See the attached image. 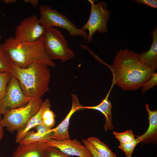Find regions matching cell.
I'll return each mask as SVG.
<instances>
[{"mask_svg": "<svg viewBox=\"0 0 157 157\" xmlns=\"http://www.w3.org/2000/svg\"><path fill=\"white\" fill-rule=\"evenodd\" d=\"M112 68L114 83L126 90L142 87L154 72L141 62L138 53L127 49L117 52Z\"/></svg>", "mask_w": 157, "mask_h": 157, "instance_id": "obj_1", "label": "cell"}, {"mask_svg": "<svg viewBox=\"0 0 157 157\" xmlns=\"http://www.w3.org/2000/svg\"><path fill=\"white\" fill-rule=\"evenodd\" d=\"M43 36L33 42H20L13 36L5 39L0 47L9 54L14 65L26 68L31 64L39 63L55 67L56 63L51 60L43 47Z\"/></svg>", "mask_w": 157, "mask_h": 157, "instance_id": "obj_2", "label": "cell"}, {"mask_svg": "<svg viewBox=\"0 0 157 157\" xmlns=\"http://www.w3.org/2000/svg\"><path fill=\"white\" fill-rule=\"evenodd\" d=\"M18 81L24 95L31 99H39L49 90L51 73L48 67L34 63L26 68L15 65L11 73Z\"/></svg>", "mask_w": 157, "mask_h": 157, "instance_id": "obj_3", "label": "cell"}, {"mask_svg": "<svg viewBox=\"0 0 157 157\" xmlns=\"http://www.w3.org/2000/svg\"><path fill=\"white\" fill-rule=\"evenodd\" d=\"M43 40L44 51L51 60L65 62L75 56L61 31L54 27L45 28Z\"/></svg>", "mask_w": 157, "mask_h": 157, "instance_id": "obj_4", "label": "cell"}, {"mask_svg": "<svg viewBox=\"0 0 157 157\" xmlns=\"http://www.w3.org/2000/svg\"><path fill=\"white\" fill-rule=\"evenodd\" d=\"M42 102L41 99H31L25 105L8 111L2 117V126L10 132L18 131L38 112Z\"/></svg>", "mask_w": 157, "mask_h": 157, "instance_id": "obj_5", "label": "cell"}, {"mask_svg": "<svg viewBox=\"0 0 157 157\" xmlns=\"http://www.w3.org/2000/svg\"><path fill=\"white\" fill-rule=\"evenodd\" d=\"M39 8L40 16L39 22L45 28L60 27L66 30L72 37L81 36L85 40H87L86 30L82 28H78L64 15L47 5H40Z\"/></svg>", "mask_w": 157, "mask_h": 157, "instance_id": "obj_6", "label": "cell"}, {"mask_svg": "<svg viewBox=\"0 0 157 157\" xmlns=\"http://www.w3.org/2000/svg\"><path fill=\"white\" fill-rule=\"evenodd\" d=\"M91 4L90 16L87 22L82 27L88 31L87 39L90 42L95 32L101 33L107 32V24L110 17L109 11L106 9L107 3L104 1L94 4L95 1L88 0Z\"/></svg>", "mask_w": 157, "mask_h": 157, "instance_id": "obj_7", "label": "cell"}, {"mask_svg": "<svg viewBox=\"0 0 157 157\" xmlns=\"http://www.w3.org/2000/svg\"><path fill=\"white\" fill-rule=\"evenodd\" d=\"M31 99L24 95L17 79L12 76L4 96L0 100V116L10 110L25 105Z\"/></svg>", "mask_w": 157, "mask_h": 157, "instance_id": "obj_8", "label": "cell"}, {"mask_svg": "<svg viewBox=\"0 0 157 157\" xmlns=\"http://www.w3.org/2000/svg\"><path fill=\"white\" fill-rule=\"evenodd\" d=\"M39 19L33 15L22 19L15 28L14 38L20 42H33L42 37L45 28Z\"/></svg>", "mask_w": 157, "mask_h": 157, "instance_id": "obj_9", "label": "cell"}, {"mask_svg": "<svg viewBox=\"0 0 157 157\" xmlns=\"http://www.w3.org/2000/svg\"><path fill=\"white\" fill-rule=\"evenodd\" d=\"M48 146L55 147L69 156L93 157L89 149L77 139L58 140L51 139L44 141Z\"/></svg>", "mask_w": 157, "mask_h": 157, "instance_id": "obj_10", "label": "cell"}, {"mask_svg": "<svg viewBox=\"0 0 157 157\" xmlns=\"http://www.w3.org/2000/svg\"><path fill=\"white\" fill-rule=\"evenodd\" d=\"M72 104L70 111L63 121L56 127L52 129L51 139L58 140L70 139L68 132V128L70 118L77 111L82 109L81 106L77 95L71 94Z\"/></svg>", "mask_w": 157, "mask_h": 157, "instance_id": "obj_11", "label": "cell"}, {"mask_svg": "<svg viewBox=\"0 0 157 157\" xmlns=\"http://www.w3.org/2000/svg\"><path fill=\"white\" fill-rule=\"evenodd\" d=\"M47 145L43 141L27 145L19 144L12 157H46Z\"/></svg>", "mask_w": 157, "mask_h": 157, "instance_id": "obj_12", "label": "cell"}, {"mask_svg": "<svg viewBox=\"0 0 157 157\" xmlns=\"http://www.w3.org/2000/svg\"><path fill=\"white\" fill-rule=\"evenodd\" d=\"M152 42L147 51H142L138 54V58L145 66L155 72L157 68V28L155 27L151 33Z\"/></svg>", "mask_w": 157, "mask_h": 157, "instance_id": "obj_13", "label": "cell"}, {"mask_svg": "<svg viewBox=\"0 0 157 157\" xmlns=\"http://www.w3.org/2000/svg\"><path fill=\"white\" fill-rule=\"evenodd\" d=\"M110 90L106 97L99 104L93 106H83L82 109L95 110L101 112L106 118V123L103 128L104 131L107 132L108 130H113L114 127L112 123V105L111 102L108 100V98Z\"/></svg>", "mask_w": 157, "mask_h": 157, "instance_id": "obj_14", "label": "cell"}, {"mask_svg": "<svg viewBox=\"0 0 157 157\" xmlns=\"http://www.w3.org/2000/svg\"><path fill=\"white\" fill-rule=\"evenodd\" d=\"M149 105L146 104L145 108L148 113L149 120V126L145 133L138 136L141 142H147L156 141L157 137V111L151 110L149 108Z\"/></svg>", "mask_w": 157, "mask_h": 157, "instance_id": "obj_15", "label": "cell"}, {"mask_svg": "<svg viewBox=\"0 0 157 157\" xmlns=\"http://www.w3.org/2000/svg\"><path fill=\"white\" fill-rule=\"evenodd\" d=\"M44 105L43 101L38 112L29 120L22 128L17 131L15 139L16 142L19 143L31 129L42 124V115Z\"/></svg>", "mask_w": 157, "mask_h": 157, "instance_id": "obj_16", "label": "cell"}, {"mask_svg": "<svg viewBox=\"0 0 157 157\" xmlns=\"http://www.w3.org/2000/svg\"><path fill=\"white\" fill-rule=\"evenodd\" d=\"M88 140L94 150L104 157H117L108 146L96 137L88 138Z\"/></svg>", "mask_w": 157, "mask_h": 157, "instance_id": "obj_17", "label": "cell"}, {"mask_svg": "<svg viewBox=\"0 0 157 157\" xmlns=\"http://www.w3.org/2000/svg\"><path fill=\"white\" fill-rule=\"evenodd\" d=\"M44 101L45 105L42 115V124L47 127L52 129L55 123L56 115L51 109L49 100L46 99Z\"/></svg>", "mask_w": 157, "mask_h": 157, "instance_id": "obj_18", "label": "cell"}, {"mask_svg": "<svg viewBox=\"0 0 157 157\" xmlns=\"http://www.w3.org/2000/svg\"><path fill=\"white\" fill-rule=\"evenodd\" d=\"M14 65L8 53L0 47V73H11Z\"/></svg>", "mask_w": 157, "mask_h": 157, "instance_id": "obj_19", "label": "cell"}, {"mask_svg": "<svg viewBox=\"0 0 157 157\" xmlns=\"http://www.w3.org/2000/svg\"><path fill=\"white\" fill-rule=\"evenodd\" d=\"M50 139L42 135L36 131H28L19 143L21 145H27L40 141H44Z\"/></svg>", "mask_w": 157, "mask_h": 157, "instance_id": "obj_20", "label": "cell"}, {"mask_svg": "<svg viewBox=\"0 0 157 157\" xmlns=\"http://www.w3.org/2000/svg\"><path fill=\"white\" fill-rule=\"evenodd\" d=\"M113 133L120 144L131 142L135 139L131 130H127L121 133L113 131Z\"/></svg>", "mask_w": 157, "mask_h": 157, "instance_id": "obj_21", "label": "cell"}, {"mask_svg": "<svg viewBox=\"0 0 157 157\" xmlns=\"http://www.w3.org/2000/svg\"><path fill=\"white\" fill-rule=\"evenodd\" d=\"M11 76L10 72L0 73V100L4 96L6 87Z\"/></svg>", "mask_w": 157, "mask_h": 157, "instance_id": "obj_22", "label": "cell"}, {"mask_svg": "<svg viewBox=\"0 0 157 157\" xmlns=\"http://www.w3.org/2000/svg\"><path fill=\"white\" fill-rule=\"evenodd\" d=\"M140 142V139L138 137L132 142L120 144L118 147L124 152L126 157H131L135 147Z\"/></svg>", "mask_w": 157, "mask_h": 157, "instance_id": "obj_23", "label": "cell"}, {"mask_svg": "<svg viewBox=\"0 0 157 157\" xmlns=\"http://www.w3.org/2000/svg\"><path fill=\"white\" fill-rule=\"evenodd\" d=\"M157 85V73L154 72L149 79L142 87V93L150 88Z\"/></svg>", "mask_w": 157, "mask_h": 157, "instance_id": "obj_24", "label": "cell"}, {"mask_svg": "<svg viewBox=\"0 0 157 157\" xmlns=\"http://www.w3.org/2000/svg\"><path fill=\"white\" fill-rule=\"evenodd\" d=\"M46 157H71L64 154L55 147L48 146L46 150Z\"/></svg>", "mask_w": 157, "mask_h": 157, "instance_id": "obj_25", "label": "cell"}, {"mask_svg": "<svg viewBox=\"0 0 157 157\" xmlns=\"http://www.w3.org/2000/svg\"><path fill=\"white\" fill-rule=\"evenodd\" d=\"M133 1L137 3L143 4L153 8H157L156 0H133Z\"/></svg>", "mask_w": 157, "mask_h": 157, "instance_id": "obj_26", "label": "cell"}, {"mask_svg": "<svg viewBox=\"0 0 157 157\" xmlns=\"http://www.w3.org/2000/svg\"><path fill=\"white\" fill-rule=\"evenodd\" d=\"M82 142L89 149L93 157H104L99 154L93 148L87 139H83Z\"/></svg>", "mask_w": 157, "mask_h": 157, "instance_id": "obj_27", "label": "cell"}, {"mask_svg": "<svg viewBox=\"0 0 157 157\" xmlns=\"http://www.w3.org/2000/svg\"><path fill=\"white\" fill-rule=\"evenodd\" d=\"M23 1L26 3H28L31 4L34 7H37L39 4L38 0H24Z\"/></svg>", "mask_w": 157, "mask_h": 157, "instance_id": "obj_28", "label": "cell"}, {"mask_svg": "<svg viewBox=\"0 0 157 157\" xmlns=\"http://www.w3.org/2000/svg\"><path fill=\"white\" fill-rule=\"evenodd\" d=\"M2 118V116H0V141L3 138L4 135L3 127L2 126L1 124Z\"/></svg>", "mask_w": 157, "mask_h": 157, "instance_id": "obj_29", "label": "cell"}, {"mask_svg": "<svg viewBox=\"0 0 157 157\" xmlns=\"http://www.w3.org/2000/svg\"><path fill=\"white\" fill-rule=\"evenodd\" d=\"M3 1L4 3L6 4L14 3L17 1L16 0H3Z\"/></svg>", "mask_w": 157, "mask_h": 157, "instance_id": "obj_30", "label": "cell"}, {"mask_svg": "<svg viewBox=\"0 0 157 157\" xmlns=\"http://www.w3.org/2000/svg\"><path fill=\"white\" fill-rule=\"evenodd\" d=\"M1 39H2L1 36L0 34V40H1Z\"/></svg>", "mask_w": 157, "mask_h": 157, "instance_id": "obj_31", "label": "cell"}]
</instances>
